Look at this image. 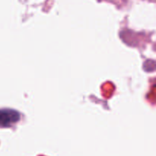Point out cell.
Returning <instances> with one entry per match:
<instances>
[{
    "mask_svg": "<svg viewBox=\"0 0 156 156\" xmlns=\"http://www.w3.org/2000/svg\"><path fill=\"white\" fill-rule=\"evenodd\" d=\"M21 119V114L12 109L0 110V127H8L18 122Z\"/></svg>",
    "mask_w": 156,
    "mask_h": 156,
    "instance_id": "obj_1",
    "label": "cell"
}]
</instances>
